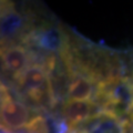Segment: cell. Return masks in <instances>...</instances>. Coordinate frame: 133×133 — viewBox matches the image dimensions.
<instances>
[{
	"instance_id": "cell-3",
	"label": "cell",
	"mask_w": 133,
	"mask_h": 133,
	"mask_svg": "<svg viewBox=\"0 0 133 133\" xmlns=\"http://www.w3.org/2000/svg\"><path fill=\"white\" fill-rule=\"evenodd\" d=\"M66 32L60 28L51 24H44L37 29H32L31 32L23 39L22 43L28 47H37L50 53L61 52L66 43ZM21 43V44H22Z\"/></svg>"
},
{
	"instance_id": "cell-5",
	"label": "cell",
	"mask_w": 133,
	"mask_h": 133,
	"mask_svg": "<svg viewBox=\"0 0 133 133\" xmlns=\"http://www.w3.org/2000/svg\"><path fill=\"white\" fill-rule=\"evenodd\" d=\"M3 69L15 79L18 78L28 66L31 65L30 52L21 43L1 48Z\"/></svg>"
},
{
	"instance_id": "cell-2",
	"label": "cell",
	"mask_w": 133,
	"mask_h": 133,
	"mask_svg": "<svg viewBox=\"0 0 133 133\" xmlns=\"http://www.w3.org/2000/svg\"><path fill=\"white\" fill-rule=\"evenodd\" d=\"M31 32L28 29L27 21L20 12L16 11L11 2L1 5V48L18 44L17 39L22 41Z\"/></svg>"
},
{
	"instance_id": "cell-10",
	"label": "cell",
	"mask_w": 133,
	"mask_h": 133,
	"mask_svg": "<svg viewBox=\"0 0 133 133\" xmlns=\"http://www.w3.org/2000/svg\"><path fill=\"white\" fill-rule=\"evenodd\" d=\"M1 133H7V132H6V131H2V130H1Z\"/></svg>"
},
{
	"instance_id": "cell-7",
	"label": "cell",
	"mask_w": 133,
	"mask_h": 133,
	"mask_svg": "<svg viewBox=\"0 0 133 133\" xmlns=\"http://www.w3.org/2000/svg\"><path fill=\"white\" fill-rule=\"evenodd\" d=\"M17 82L18 91L26 89H45L51 90V82H50L49 74L41 65H30L15 79Z\"/></svg>"
},
{
	"instance_id": "cell-6",
	"label": "cell",
	"mask_w": 133,
	"mask_h": 133,
	"mask_svg": "<svg viewBox=\"0 0 133 133\" xmlns=\"http://www.w3.org/2000/svg\"><path fill=\"white\" fill-rule=\"evenodd\" d=\"M99 83L84 74L70 77L68 83V100L71 101H93L98 93Z\"/></svg>"
},
{
	"instance_id": "cell-4",
	"label": "cell",
	"mask_w": 133,
	"mask_h": 133,
	"mask_svg": "<svg viewBox=\"0 0 133 133\" xmlns=\"http://www.w3.org/2000/svg\"><path fill=\"white\" fill-rule=\"evenodd\" d=\"M103 109L93 101L68 100L62 107V115L69 127H76L103 113Z\"/></svg>"
},
{
	"instance_id": "cell-9",
	"label": "cell",
	"mask_w": 133,
	"mask_h": 133,
	"mask_svg": "<svg viewBox=\"0 0 133 133\" xmlns=\"http://www.w3.org/2000/svg\"><path fill=\"white\" fill-rule=\"evenodd\" d=\"M7 133H28V132L24 130V129H21V130H17V131H12V132H7Z\"/></svg>"
},
{
	"instance_id": "cell-11",
	"label": "cell",
	"mask_w": 133,
	"mask_h": 133,
	"mask_svg": "<svg viewBox=\"0 0 133 133\" xmlns=\"http://www.w3.org/2000/svg\"><path fill=\"white\" fill-rule=\"evenodd\" d=\"M66 133H71V132H70V131H69V132H66Z\"/></svg>"
},
{
	"instance_id": "cell-8",
	"label": "cell",
	"mask_w": 133,
	"mask_h": 133,
	"mask_svg": "<svg viewBox=\"0 0 133 133\" xmlns=\"http://www.w3.org/2000/svg\"><path fill=\"white\" fill-rule=\"evenodd\" d=\"M24 130L28 133H50L49 119L43 115L37 114L31 118Z\"/></svg>"
},
{
	"instance_id": "cell-1",
	"label": "cell",
	"mask_w": 133,
	"mask_h": 133,
	"mask_svg": "<svg viewBox=\"0 0 133 133\" xmlns=\"http://www.w3.org/2000/svg\"><path fill=\"white\" fill-rule=\"evenodd\" d=\"M1 130L12 132L21 130L31 120L30 111L26 104L19 102L7 87L1 84Z\"/></svg>"
}]
</instances>
